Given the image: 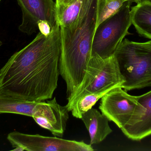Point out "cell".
Listing matches in <instances>:
<instances>
[{"mask_svg": "<svg viewBox=\"0 0 151 151\" xmlns=\"http://www.w3.org/2000/svg\"><path fill=\"white\" fill-rule=\"evenodd\" d=\"M12 151H24V149L20 146H17V147H15V149L12 150Z\"/></svg>", "mask_w": 151, "mask_h": 151, "instance_id": "obj_18", "label": "cell"}, {"mask_svg": "<svg viewBox=\"0 0 151 151\" xmlns=\"http://www.w3.org/2000/svg\"><path fill=\"white\" fill-rule=\"evenodd\" d=\"M124 82L114 55L106 58L91 56L84 78L77 90L67 99L66 107L71 111L74 104L83 97L121 87Z\"/></svg>", "mask_w": 151, "mask_h": 151, "instance_id": "obj_4", "label": "cell"}, {"mask_svg": "<svg viewBox=\"0 0 151 151\" xmlns=\"http://www.w3.org/2000/svg\"><path fill=\"white\" fill-rule=\"evenodd\" d=\"M3 44V43L1 41V40H0V47H1V46H2Z\"/></svg>", "mask_w": 151, "mask_h": 151, "instance_id": "obj_21", "label": "cell"}, {"mask_svg": "<svg viewBox=\"0 0 151 151\" xmlns=\"http://www.w3.org/2000/svg\"><path fill=\"white\" fill-rule=\"evenodd\" d=\"M132 1H128L115 14L102 22L95 29L91 56L106 58L114 55L120 43L130 33Z\"/></svg>", "mask_w": 151, "mask_h": 151, "instance_id": "obj_5", "label": "cell"}, {"mask_svg": "<svg viewBox=\"0 0 151 151\" xmlns=\"http://www.w3.org/2000/svg\"><path fill=\"white\" fill-rule=\"evenodd\" d=\"M38 26L40 32L46 36L49 35L52 31L51 27L47 21H40L38 23Z\"/></svg>", "mask_w": 151, "mask_h": 151, "instance_id": "obj_17", "label": "cell"}, {"mask_svg": "<svg viewBox=\"0 0 151 151\" xmlns=\"http://www.w3.org/2000/svg\"><path fill=\"white\" fill-rule=\"evenodd\" d=\"M91 0H65L57 7V23L60 27L75 25L86 13Z\"/></svg>", "mask_w": 151, "mask_h": 151, "instance_id": "obj_12", "label": "cell"}, {"mask_svg": "<svg viewBox=\"0 0 151 151\" xmlns=\"http://www.w3.org/2000/svg\"><path fill=\"white\" fill-rule=\"evenodd\" d=\"M131 20L139 35L151 40V1L144 0L131 8Z\"/></svg>", "mask_w": 151, "mask_h": 151, "instance_id": "obj_13", "label": "cell"}, {"mask_svg": "<svg viewBox=\"0 0 151 151\" xmlns=\"http://www.w3.org/2000/svg\"><path fill=\"white\" fill-rule=\"evenodd\" d=\"M97 0H91L86 13L70 28L60 27V74L66 82L67 99L81 83L91 56L96 24Z\"/></svg>", "mask_w": 151, "mask_h": 151, "instance_id": "obj_2", "label": "cell"}, {"mask_svg": "<svg viewBox=\"0 0 151 151\" xmlns=\"http://www.w3.org/2000/svg\"><path fill=\"white\" fill-rule=\"evenodd\" d=\"M63 0H56V3L57 7L59 6L63 2Z\"/></svg>", "mask_w": 151, "mask_h": 151, "instance_id": "obj_19", "label": "cell"}, {"mask_svg": "<svg viewBox=\"0 0 151 151\" xmlns=\"http://www.w3.org/2000/svg\"><path fill=\"white\" fill-rule=\"evenodd\" d=\"M7 140L13 148L20 146L28 151H92L91 145L83 141L28 134L17 131L8 134Z\"/></svg>", "mask_w": 151, "mask_h": 151, "instance_id": "obj_7", "label": "cell"}, {"mask_svg": "<svg viewBox=\"0 0 151 151\" xmlns=\"http://www.w3.org/2000/svg\"><path fill=\"white\" fill-rule=\"evenodd\" d=\"M99 109L109 121L121 129L135 124L145 110L137 96L130 95L121 86L112 89L101 98Z\"/></svg>", "mask_w": 151, "mask_h": 151, "instance_id": "obj_6", "label": "cell"}, {"mask_svg": "<svg viewBox=\"0 0 151 151\" xmlns=\"http://www.w3.org/2000/svg\"><path fill=\"white\" fill-rule=\"evenodd\" d=\"M126 91L151 86V40L137 42L124 39L114 54Z\"/></svg>", "mask_w": 151, "mask_h": 151, "instance_id": "obj_3", "label": "cell"}, {"mask_svg": "<svg viewBox=\"0 0 151 151\" xmlns=\"http://www.w3.org/2000/svg\"><path fill=\"white\" fill-rule=\"evenodd\" d=\"M137 97L144 108L143 114L134 125L124 127L121 130L128 138L139 141L151 135V90Z\"/></svg>", "mask_w": 151, "mask_h": 151, "instance_id": "obj_10", "label": "cell"}, {"mask_svg": "<svg viewBox=\"0 0 151 151\" xmlns=\"http://www.w3.org/2000/svg\"><path fill=\"white\" fill-rule=\"evenodd\" d=\"M131 1H133L134 2L137 3L138 2L140 1H144V0H131ZM150 1H151V0H150Z\"/></svg>", "mask_w": 151, "mask_h": 151, "instance_id": "obj_20", "label": "cell"}, {"mask_svg": "<svg viewBox=\"0 0 151 151\" xmlns=\"http://www.w3.org/2000/svg\"><path fill=\"white\" fill-rule=\"evenodd\" d=\"M111 90L88 94L80 98L72 108L71 112L73 116L77 118L81 119L83 113L91 109L99 99Z\"/></svg>", "mask_w": 151, "mask_h": 151, "instance_id": "obj_15", "label": "cell"}, {"mask_svg": "<svg viewBox=\"0 0 151 151\" xmlns=\"http://www.w3.org/2000/svg\"><path fill=\"white\" fill-rule=\"evenodd\" d=\"M69 112L66 105H59L55 98L46 102H38L32 117L40 126L55 136L62 137L66 129Z\"/></svg>", "mask_w": 151, "mask_h": 151, "instance_id": "obj_9", "label": "cell"}, {"mask_svg": "<svg viewBox=\"0 0 151 151\" xmlns=\"http://www.w3.org/2000/svg\"><path fill=\"white\" fill-rule=\"evenodd\" d=\"M81 119L89 134L91 145L101 142L112 132L108 119L96 109H90L82 115Z\"/></svg>", "mask_w": 151, "mask_h": 151, "instance_id": "obj_11", "label": "cell"}, {"mask_svg": "<svg viewBox=\"0 0 151 151\" xmlns=\"http://www.w3.org/2000/svg\"><path fill=\"white\" fill-rule=\"evenodd\" d=\"M128 1L131 0H97L96 28L102 22L115 14Z\"/></svg>", "mask_w": 151, "mask_h": 151, "instance_id": "obj_16", "label": "cell"}, {"mask_svg": "<svg viewBox=\"0 0 151 151\" xmlns=\"http://www.w3.org/2000/svg\"><path fill=\"white\" fill-rule=\"evenodd\" d=\"M1 0H0V2H1Z\"/></svg>", "mask_w": 151, "mask_h": 151, "instance_id": "obj_23", "label": "cell"}, {"mask_svg": "<svg viewBox=\"0 0 151 151\" xmlns=\"http://www.w3.org/2000/svg\"><path fill=\"white\" fill-rule=\"evenodd\" d=\"M61 32L58 24L49 35L40 32L14 53L0 70V94L18 100L51 99L60 74Z\"/></svg>", "mask_w": 151, "mask_h": 151, "instance_id": "obj_1", "label": "cell"}, {"mask_svg": "<svg viewBox=\"0 0 151 151\" xmlns=\"http://www.w3.org/2000/svg\"><path fill=\"white\" fill-rule=\"evenodd\" d=\"M37 103L18 100L0 94V114L14 113L32 117Z\"/></svg>", "mask_w": 151, "mask_h": 151, "instance_id": "obj_14", "label": "cell"}, {"mask_svg": "<svg viewBox=\"0 0 151 151\" xmlns=\"http://www.w3.org/2000/svg\"><path fill=\"white\" fill-rule=\"evenodd\" d=\"M22 11L19 29L31 35L38 30L40 21L47 22L53 29L57 23L56 3L53 0H17Z\"/></svg>", "mask_w": 151, "mask_h": 151, "instance_id": "obj_8", "label": "cell"}, {"mask_svg": "<svg viewBox=\"0 0 151 151\" xmlns=\"http://www.w3.org/2000/svg\"><path fill=\"white\" fill-rule=\"evenodd\" d=\"M65 1V0H63V2H62V3H63V2H64V1ZM61 4H60V5H61Z\"/></svg>", "mask_w": 151, "mask_h": 151, "instance_id": "obj_22", "label": "cell"}]
</instances>
